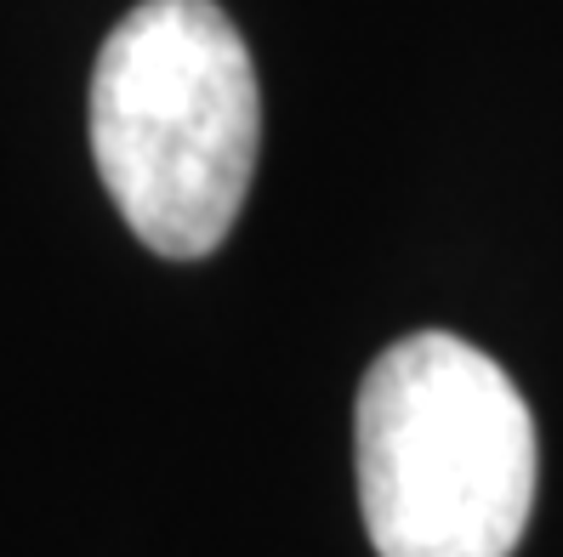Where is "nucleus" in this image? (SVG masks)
I'll list each match as a JSON object with an SVG mask.
<instances>
[{
  "instance_id": "1",
  "label": "nucleus",
  "mask_w": 563,
  "mask_h": 557,
  "mask_svg": "<svg viewBox=\"0 0 563 557\" xmlns=\"http://www.w3.org/2000/svg\"><path fill=\"white\" fill-rule=\"evenodd\" d=\"M262 148L251 46L217 0L131 7L91 69V159L125 227L165 261L211 256Z\"/></svg>"
},
{
  "instance_id": "2",
  "label": "nucleus",
  "mask_w": 563,
  "mask_h": 557,
  "mask_svg": "<svg viewBox=\"0 0 563 557\" xmlns=\"http://www.w3.org/2000/svg\"><path fill=\"white\" fill-rule=\"evenodd\" d=\"M358 512L382 557H512L536 506V415L450 331L393 342L353 404Z\"/></svg>"
}]
</instances>
